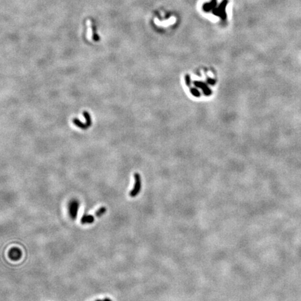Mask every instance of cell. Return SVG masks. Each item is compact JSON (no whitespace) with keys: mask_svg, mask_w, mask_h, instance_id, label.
Returning a JSON list of instances; mask_svg holds the SVG:
<instances>
[{"mask_svg":"<svg viewBox=\"0 0 301 301\" xmlns=\"http://www.w3.org/2000/svg\"><path fill=\"white\" fill-rule=\"evenodd\" d=\"M9 257L13 260H18L21 258V256H22V252H21L20 250H19L18 248L14 247L13 249H11L9 252Z\"/></svg>","mask_w":301,"mask_h":301,"instance_id":"3957f363","label":"cell"},{"mask_svg":"<svg viewBox=\"0 0 301 301\" xmlns=\"http://www.w3.org/2000/svg\"><path fill=\"white\" fill-rule=\"evenodd\" d=\"M82 114H83L84 118H85L86 124H87V126L88 127H90L91 124H92V121H91L90 114H89L87 111H84V112H82Z\"/></svg>","mask_w":301,"mask_h":301,"instance_id":"8992f818","label":"cell"},{"mask_svg":"<svg viewBox=\"0 0 301 301\" xmlns=\"http://www.w3.org/2000/svg\"><path fill=\"white\" fill-rule=\"evenodd\" d=\"M134 177L135 179V186H134L133 190L130 192V196L132 197H135L140 193L141 187H142V181H141V177L140 174L138 173H135L134 174Z\"/></svg>","mask_w":301,"mask_h":301,"instance_id":"6da1fadb","label":"cell"},{"mask_svg":"<svg viewBox=\"0 0 301 301\" xmlns=\"http://www.w3.org/2000/svg\"><path fill=\"white\" fill-rule=\"evenodd\" d=\"M107 209L105 207L100 208V209L96 212V216H97V217H100V216H102L103 214L105 213Z\"/></svg>","mask_w":301,"mask_h":301,"instance_id":"52a82bcc","label":"cell"},{"mask_svg":"<svg viewBox=\"0 0 301 301\" xmlns=\"http://www.w3.org/2000/svg\"><path fill=\"white\" fill-rule=\"evenodd\" d=\"M95 220V218L91 215H84L81 218V223L83 225L85 224H92Z\"/></svg>","mask_w":301,"mask_h":301,"instance_id":"277c9868","label":"cell"},{"mask_svg":"<svg viewBox=\"0 0 301 301\" xmlns=\"http://www.w3.org/2000/svg\"><path fill=\"white\" fill-rule=\"evenodd\" d=\"M80 204L78 201L73 200L70 202L69 204V214L72 220H75L77 216V212H78Z\"/></svg>","mask_w":301,"mask_h":301,"instance_id":"7a4b0ae2","label":"cell"},{"mask_svg":"<svg viewBox=\"0 0 301 301\" xmlns=\"http://www.w3.org/2000/svg\"><path fill=\"white\" fill-rule=\"evenodd\" d=\"M73 124L77 126V127L80 128L82 130H87V128H89L87 126V125L86 123L85 124H84V123H82V121L79 120V119H77V118H74L73 120Z\"/></svg>","mask_w":301,"mask_h":301,"instance_id":"5b68a950","label":"cell"},{"mask_svg":"<svg viewBox=\"0 0 301 301\" xmlns=\"http://www.w3.org/2000/svg\"><path fill=\"white\" fill-rule=\"evenodd\" d=\"M96 301H112V300H111L110 298H105V299H103V300H97Z\"/></svg>","mask_w":301,"mask_h":301,"instance_id":"ba28073f","label":"cell"}]
</instances>
